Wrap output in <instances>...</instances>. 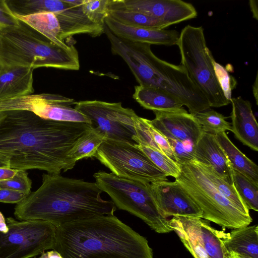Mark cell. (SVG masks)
Listing matches in <instances>:
<instances>
[{
  "instance_id": "6da1fadb",
  "label": "cell",
  "mask_w": 258,
  "mask_h": 258,
  "mask_svg": "<svg viewBox=\"0 0 258 258\" xmlns=\"http://www.w3.org/2000/svg\"><path fill=\"white\" fill-rule=\"evenodd\" d=\"M93 128L83 122L42 118L23 110L0 111V153L10 168L60 174L72 169L69 154Z\"/></svg>"
},
{
  "instance_id": "7a4b0ae2",
  "label": "cell",
  "mask_w": 258,
  "mask_h": 258,
  "mask_svg": "<svg viewBox=\"0 0 258 258\" xmlns=\"http://www.w3.org/2000/svg\"><path fill=\"white\" fill-rule=\"evenodd\" d=\"M96 182L43 173L41 186L16 204L14 216L20 220H40L56 227L100 215H112L116 210L102 199Z\"/></svg>"
},
{
  "instance_id": "3957f363",
  "label": "cell",
  "mask_w": 258,
  "mask_h": 258,
  "mask_svg": "<svg viewBox=\"0 0 258 258\" xmlns=\"http://www.w3.org/2000/svg\"><path fill=\"white\" fill-rule=\"evenodd\" d=\"M62 258H153L146 238L114 215L58 226L53 249Z\"/></svg>"
},
{
  "instance_id": "277c9868",
  "label": "cell",
  "mask_w": 258,
  "mask_h": 258,
  "mask_svg": "<svg viewBox=\"0 0 258 258\" xmlns=\"http://www.w3.org/2000/svg\"><path fill=\"white\" fill-rule=\"evenodd\" d=\"M104 33L112 53L126 62L139 85L158 88L172 94L192 115L210 109L206 97L182 64L175 65L160 59L153 53L149 44L121 39L108 29Z\"/></svg>"
},
{
  "instance_id": "5b68a950",
  "label": "cell",
  "mask_w": 258,
  "mask_h": 258,
  "mask_svg": "<svg viewBox=\"0 0 258 258\" xmlns=\"http://www.w3.org/2000/svg\"><path fill=\"white\" fill-rule=\"evenodd\" d=\"M0 64L34 69H80L78 52L73 44L68 48L59 46L21 21L18 26L0 27Z\"/></svg>"
},
{
  "instance_id": "8992f818",
  "label": "cell",
  "mask_w": 258,
  "mask_h": 258,
  "mask_svg": "<svg viewBox=\"0 0 258 258\" xmlns=\"http://www.w3.org/2000/svg\"><path fill=\"white\" fill-rule=\"evenodd\" d=\"M178 166L180 173L175 181L200 208L202 219L230 229L251 223L250 214L220 193L198 162L194 160Z\"/></svg>"
},
{
  "instance_id": "52a82bcc",
  "label": "cell",
  "mask_w": 258,
  "mask_h": 258,
  "mask_svg": "<svg viewBox=\"0 0 258 258\" xmlns=\"http://www.w3.org/2000/svg\"><path fill=\"white\" fill-rule=\"evenodd\" d=\"M93 176L98 187L109 196L116 208L140 218L157 233L172 231L169 220L158 210L150 183L104 171L96 172Z\"/></svg>"
},
{
  "instance_id": "ba28073f",
  "label": "cell",
  "mask_w": 258,
  "mask_h": 258,
  "mask_svg": "<svg viewBox=\"0 0 258 258\" xmlns=\"http://www.w3.org/2000/svg\"><path fill=\"white\" fill-rule=\"evenodd\" d=\"M177 45L182 64L210 107H220L230 102L226 99L216 78L212 54L206 45L202 27L187 25L179 34Z\"/></svg>"
},
{
  "instance_id": "9c48e42d",
  "label": "cell",
  "mask_w": 258,
  "mask_h": 258,
  "mask_svg": "<svg viewBox=\"0 0 258 258\" xmlns=\"http://www.w3.org/2000/svg\"><path fill=\"white\" fill-rule=\"evenodd\" d=\"M7 233L0 232V258H31L53 249L56 227L40 220L6 219Z\"/></svg>"
},
{
  "instance_id": "30bf717a",
  "label": "cell",
  "mask_w": 258,
  "mask_h": 258,
  "mask_svg": "<svg viewBox=\"0 0 258 258\" xmlns=\"http://www.w3.org/2000/svg\"><path fill=\"white\" fill-rule=\"evenodd\" d=\"M94 157L119 177L149 183L167 180L136 145L105 139Z\"/></svg>"
},
{
  "instance_id": "8fae6325",
  "label": "cell",
  "mask_w": 258,
  "mask_h": 258,
  "mask_svg": "<svg viewBox=\"0 0 258 258\" xmlns=\"http://www.w3.org/2000/svg\"><path fill=\"white\" fill-rule=\"evenodd\" d=\"M75 108L88 117L93 128L110 140L138 145L135 131V119L138 116L121 102L109 103L99 100L77 102Z\"/></svg>"
},
{
  "instance_id": "7c38bea8",
  "label": "cell",
  "mask_w": 258,
  "mask_h": 258,
  "mask_svg": "<svg viewBox=\"0 0 258 258\" xmlns=\"http://www.w3.org/2000/svg\"><path fill=\"white\" fill-rule=\"evenodd\" d=\"M77 102L59 94H32L0 100V111L26 110L45 119L91 124L88 117L72 107Z\"/></svg>"
},
{
  "instance_id": "4fadbf2b",
  "label": "cell",
  "mask_w": 258,
  "mask_h": 258,
  "mask_svg": "<svg viewBox=\"0 0 258 258\" xmlns=\"http://www.w3.org/2000/svg\"><path fill=\"white\" fill-rule=\"evenodd\" d=\"M152 193L161 215L202 218L199 206L175 181L163 180L150 183Z\"/></svg>"
},
{
  "instance_id": "5bb4252c",
  "label": "cell",
  "mask_w": 258,
  "mask_h": 258,
  "mask_svg": "<svg viewBox=\"0 0 258 258\" xmlns=\"http://www.w3.org/2000/svg\"><path fill=\"white\" fill-rule=\"evenodd\" d=\"M113 5L159 19L168 26L195 18L197 12L190 3L180 0H110Z\"/></svg>"
},
{
  "instance_id": "9a60e30c",
  "label": "cell",
  "mask_w": 258,
  "mask_h": 258,
  "mask_svg": "<svg viewBox=\"0 0 258 258\" xmlns=\"http://www.w3.org/2000/svg\"><path fill=\"white\" fill-rule=\"evenodd\" d=\"M155 118L150 123L166 138L175 139L194 149L204 132L194 116L184 108L178 111H153Z\"/></svg>"
},
{
  "instance_id": "2e32d148",
  "label": "cell",
  "mask_w": 258,
  "mask_h": 258,
  "mask_svg": "<svg viewBox=\"0 0 258 258\" xmlns=\"http://www.w3.org/2000/svg\"><path fill=\"white\" fill-rule=\"evenodd\" d=\"M231 131L235 138L254 151H258V124L251 104L240 96L231 99Z\"/></svg>"
},
{
  "instance_id": "e0dca14e",
  "label": "cell",
  "mask_w": 258,
  "mask_h": 258,
  "mask_svg": "<svg viewBox=\"0 0 258 258\" xmlns=\"http://www.w3.org/2000/svg\"><path fill=\"white\" fill-rule=\"evenodd\" d=\"M105 25L116 36L134 42L172 46L176 45L179 33L172 30H150L120 23L108 16Z\"/></svg>"
},
{
  "instance_id": "ac0fdd59",
  "label": "cell",
  "mask_w": 258,
  "mask_h": 258,
  "mask_svg": "<svg viewBox=\"0 0 258 258\" xmlns=\"http://www.w3.org/2000/svg\"><path fill=\"white\" fill-rule=\"evenodd\" d=\"M195 160L210 166L226 182L234 185L232 167L215 135L203 132L194 147Z\"/></svg>"
},
{
  "instance_id": "d6986e66",
  "label": "cell",
  "mask_w": 258,
  "mask_h": 258,
  "mask_svg": "<svg viewBox=\"0 0 258 258\" xmlns=\"http://www.w3.org/2000/svg\"><path fill=\"white\" fill-rule=\"evenodd\" d=\"M176 217L197 238L210 258H226L228 251L222 240L223 230L216 229L202 218Z\"/></svg>"
},
{
  "instance_id": "ffe728a7",
  "label": "cell",
  "mask_w": 258,
  "mask_h": 258,
  "mask_svg": "<svg viewBox=\"0 0 258 258\" xmlns=\"http://www.w3.org/2000/svg\"><path fill=\"white\" fill-rule=\"evenodd\" d=\"M31 67L15 66L0 70V100L32 94L34 92Z\"/></svg>"
},
{
  "instance_id": "44dd1931",
  "label": "cell",
  "mask_w": 258,
  "mask_h": 258,
  "mask_svg": "<svg viewBox=\"0 0 258 258\" xmlns=\"http://www.w3.org/2000/svg\"><path fill=\"white\" fill-rule=\"evenodd\" d=\"M133 97L144 108L153 111L171 112L183 109V104L175 96L158 88L136 86Z\"/></svg>"
},
{
  "instance_id": "7402d4cb",
  "label": "cell",
  "mask_w": 258,
  "mask_h": 258,
  "mask_svg": "<svg viewBox=\"0 0 258 258\" xmlns=\"http://www.w3.org/2000/svg\"><path fill=\"white\" fill-rule=\"evenodd\" d=\"M222 240L228 251L258 258V226H246L233 229L229 233L223 231Z\"/></svg>"
},
{
  "instance_id": "603a6c76",
  "label": "cell",
  "mask_w": 258,
  "mask_h": 258,
  "mask_svg": "<svg viewBox=\"0 0 258 258\" xmlns=\"http://www.w3.org/2000/svg\"><path fill=\"white\" fill-rule=\"evenodd\" d=\"M13 15L54 44L63 48H68L72 45L61 40L60 26L53 13L44 12L27 16Z\"/></svg>"
},
{
  "instance_id": "cb8c5ba5",
  "label": "cell",
  "mask_w": 258,
  "mask_h": 258,
  "mask_svg": "<svg viewBox=\"0 0 258 258\" xmlns=\"http://www.w3.org/2000/svg\"><path fill=\"white\" fill-rule=\"evenodd\" d=\"M217 142L224 151L232 169L246 176L258 184V166L242 153L230 141L225 132L215 134Z\"/></svg>"
},
{
  "instance_id": "d4e9b609",
  "label": "cell",
  "mask_w": 258,
  "mask_h": 258,
  "mask_svg": "<svg viewBox=\"0 0 258 258\" xmlns=\"http://www.w3.org/2000/svg\"><path fill=\"white\" fill-rule=\"evenodd\" d=\"M108 16L123 24L150 30H162L168 27L162 20L145 14L116 6L109 0Z\"/></svg>"
},
{
  "instance_id": "484cf974",
  "label": "cell",
  "mask_w": 258,
  "mask_h": 258,
  "mask_svg": "<svg viewBox=\"0 0 258 258\" xmlns=\"http://www.w3.org/2000/svg\"><path fill=\"white\" fill-rule=\"evenodd\" d=\"M104 140V135L97 128L93 127L70 152L69 159L71 168H74L77 161L94 157Z\"/></svg>"
},
{
  "instance_id": "4316f807",
  "label": "cell",
  "mask_w": 258,
  "mask_h": 258,
  "mask_svg": "<svg viewBox=\"0 0 258 258\" xmlns=\"http://www.w3.org/2000/svg\"><path fill=\"white\" fill-rule=\"evenodd\" d=\"M234 186L248 210L258 211V184L232 169Z\"/></svg>"
},
{
  "instance_id": "83f0119b",
  "label": "cell",
  "mask_w": 258,
  "mask_h": 258,
  "mask_svg": "<svg viewBox=\"0 0 258 258\" xmlns=\"http://www.w3.org/2000/svg\"><path fill=\"white\" fill-rule=\"evenodd\" d=\"M216 188L241 211L249 214L234 185L226 182L210 166L199 162Z\"/></svg>"
},
{
  "instance_id": "f1b7e54d",
  "label": "cell",
  "mask_w": 258,
  "mask_h": 258,
  "mask_svg": "<svg viewBox=\"0 0 258 258\" xmlns=\"http://www.w3.org/2000/svg\"><path fill=\"white\" fill-rule=\"evenodd\" d=\"M169 224L179 237L180 240L194 258H210L197 238L176 216L169 220Z\"/></svg>"
},
{
  "instance_id": "f546056e",
  "label": "cell",
  "mask_w": 258,
  "mask_h": 258,
  "mask_svg": "<svg viewBox=\"0 0 258 258\" xmlns=\"http://www.w3.org/2000/svg\"><path fill=\"white\" fill-rule=\"evenodd\" d=\"M205 133L216 134L226 130L231 131V124L222 114L212 109H207L193 115Z\"/></svg>"
},
{
  "instance_id": "4dcf8cb0",
  "label": "cell",
  "mask_w": 258,
  "mask_h": 258,
  "mask_svg": "<svg viewBox=\"0 0 258 258\" xmlns=\"http://www.w3.org/2000/svg\"><path fill=\"white\" fill-rule=\"evenodd\" d=\"M159 169L167 176L176 178L179 174L178 165L162 152L148 146L136 145Z\"/></svg>"
},
{
  "instance_id": "1f68e13d",
  "label": "cell",
  "mask_w": 258,
  "mask_h": 258,
  "mask_svg": "<svg viewBox=\"0 0 258 258\" xmlns=\"http://www.w3.org/2000/svg\"><path fill=\"white\" fill-rule=\"evenodd\" d=\"M109 0H83L82 9L92 22L104 26L105 19L108 16Z\"/></svg>"
},
{
  "instance_id": "d6a6232c",
  "label": "cell",
  "mask_w": 258,
  "mask_h": 258,
  "mask_svg": "<svg viewBox=\"0 0 258 258\" xmlns=\"http://www.w3.org/2000/svg\"><path fill=\"white\" fill-rule=\"evenodd\" d=\"M0 187L24 193L28 195L31 192L32 181L26 170H18L11 179L1 181Z\"/></svg>"
},
{
  "instance_id": "836d02e7",
  "label": "cell",
  "mask_w": 258,
  "mask_h": 258,
  "mask_svg": "<svg viewBox=\"0 0 258 258\" xmlns=\"http://www.w3.org/2000/svg\"><path fill=\"white\" fill-rule=\"evenodd\" d=\"M215 75L224 96L230 102L232 99V90L235 88L237 82L226 69L215 59L213 61Z\"/></svg>"
},
{
  "instance_id": "e575fe53",
  "label": "cell",
  "mask_w": 258,
  "mask_h": 258,
  "mask_svg": "<svg viewBox=\"0 0 258 258\" xmlns=\"http://www.w3.org/2000/svg\"><path fill=\"white\" fill-rule=\"evenodd\" d=\"M172 150L177 164L195 160L193 149L187 147L179 140L166 138Z\"/></svg>"
},
{
  "instance_id": "d590c367",
  "label": "cell",
  "mask_w": 258,
  "mask_h": 258,
  "mask_svg": "<svg viewBox=\"0 0 258 258\" xmlns=\"http://www.w3.org/2000/svg\"><path fill=\"white\" fill-rule=\"evenodd\" d=\"M148 122L149 131L155 144L163 153L176 162L175 158L167 138L150 123L149 119Z\"/></svg>"
},
{
  "instance_id": "8d00e7d4",
  "label": "cell",
  "mask_w": 258,
  "mask_h": 258,
  "mask_svg": "<svg viewBox=\"0 0 258 258\" xmlns=\"http://www.w3.org/2000/svg\"><path fill=\"white\" fill-rule=\"evenodd\" d=\"M18 20L12 13L5 0H0V27L18 26Z\"/></svg>"
},
{
  "instance_id": "74e56055",
  "label": "cell",
  "mask_w": 258,
  "mask_h": 258,
  "mask_svg": "<svg viewBox=\"0 0 258 258\" xmlns=\"http://www.w3.org/2000/svg\"><path fill=\"white\" fill-rule=\"evenodd\" d=\"M28 195L21 192L0 187V202L18 204Z\"/></svg>"
},
{
  "instance_id": "f35d334b",
  "label": "cell",
  "mask_w": 258,
  "mask_h": 258,
  "mask_svg": "<svg viewBox=\"0 0 258 258\" xmlns=\"http://www.w3.org/2000/svg\"><path fill=\"white\" fill-rule=\"evenodd\" d=\"M18 171L9 167L0 168V181L12 178Z\"/></svg>"
},
{
  "instance_id": "ab89813d",
  "label": "cell",
  "mask_w": 258,
  "mask_h": 258,
  "mask_svg": "<svg viewBox=\"0 0 258 258\" xmlns=\"http://www.w3.org/2000/svg\"><path fill=\"white\" fill-rule=\"evenodd\" d=\"M34 258H62L61 255L56 250H51L44 252L38 257Z\"/></svg>"
},
{
  "instance_id": "60d3db41",
  "label": "cell",
  "mask_w": 258,
  "mask_h": 258,
  "mask_svg": "<svg viewBox=\"0 0 258 258\" xmlns=\"http://www.w3.org/2000/svg\"><path fill=\"white\" fill-rule=\"evenodd\" d=\"M8 230L9 228L6 223V220L3 213L0 211V232L7 233Z\"/></svg>"
},
{
  "instance_id": "b9f144b4",
  "label": "cell",
  "mask_w": 258,
  "mask_h": 258,
  "mask_svg": "<svg viewBox=\"0 0 258 258\" xmlns=\"http://www.w3.org/2000/svg\"><path fill=\"white\" fill-rule=\"evenodd\" d=\"M249 6L251 11L252 13L253 17L256 20H257L258 17V10H257V1H249Z\"/></svg>"
},
{
  "instance_id": "7bdbcfd3",
  "label": "cell",
  "mask_w": 258,
  "mask_h": 258,
  "mask_svg": "<svg viewBox=\"0 0 258 258\" xmlns=\"http://www.w3.org/2000/svg\"><path fill=\"white\" fill-rule=\"evenodd\" d=\"M10 168V158L3 153H0V168Z\"/></svg>"
},
{
  "instance_id": "ee69618b",
  "label": "cell",
  "mask_w": 258,
  "mask_h": 258,
  "mask_svg": "<svg viewBox=\"0 0 258 258\" xmlns=\"http://www.w3.org/2000/svg\"><path fill=\"white\" fill-rule=\"evenodd\" d=\"M226 258H251L233 251H227Z\"/></svg>"
},
{
  "instance_id": "f6af8a7d",
  "label": "cell",
  "mask_w": 258,
  "mask_h": 258,
  "mask_svg": "<svg viewBox=\"0 0 258 258\" xmlns=\"http://www.w3.org/2000/svg\"><path fill=\"white\" fill-rule=\"evenodd\" d=\"M257 74L256 76L255 82L252 87V91L254 97L255 99L256 104H257Z\"/></svg>"
},
{
  "instance_id": "bcb514c9",
  "label": "cell",
  "mask_w": 258,
  "mask_h": 258,
  "mask_svg": "<svg viewBox=\"0 0 258 258\" xmlns=\"http://www.w3.org/2000/svg\"><path fill=\"white\" fill-rule=\"evenodd\" d=\"M1 68H2V66H1V65L0 64V70L1 69Z\"/></svg>"
}]
</instances>
